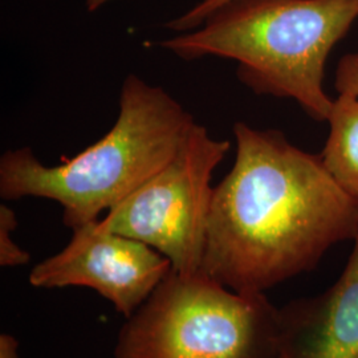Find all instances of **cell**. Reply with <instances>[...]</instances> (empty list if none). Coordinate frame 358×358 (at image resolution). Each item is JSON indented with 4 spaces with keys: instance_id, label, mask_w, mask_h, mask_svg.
<instances>
[{
    "instance_id": "3957f363",
    "label": "cell",
    "mask_w": 358,
    "mask_h": 358,
    "mask_svg": "<svg viewBox=\"0 0 358 358\" xmlns=\"http://www.w3.org/2000/svg\"><path fill=\"white\" fill-rule=\"evenodd\" d=\"M192 115L166 90L129 75L120 93L113 128L100 141L55 166L41 164L29 148L0 158V196L45 198L63 207L65 226L99 220L155 176L177 153Z\"/></svg>"
},
{
    "instance_id": "6da1fadb",
    "label": "cell",
    "mask_w": 358,
    "mask_h": 358,
    "mask_svg": "<svg viewBox=\"0 0 358 358\" xmlns=\"http://www.w3.org/2000/svg\"><path fill=\"white\" fill-rule=\"evenodd\" d=\"M235 162L214 187L201 272L238 294H264L355 241L358 201L282 131L234 127Z\"/></svg>"
},
{
    "instance_id": "7a4b0ae2",
    "label": "cell",
    "mask_w": 358,
    "mask_h": 358,
    "mask_svg": "<svg viewBox=\"0 0 358 358\" xmlns=\"http://www.w3.org/2000/svg\"><path fill=\"white\" fill-rule=\"evenodd\" d=\"M357 19L358 0H234L159 47L186 62L234 60L256 94L291 99L324 122L334 103L324 90L327 60Z\"/></svg>"
},
{
    "instance_id": "9c48e42d",
    "label": "cell",
    "mask_w": 358,
    "mask_h": 358,
    "mask_svg": "<svg viewBox=\"0 0 358 358\" xmlns=\"http://www.w3.org/2000/svg\"><path fill=\"white\" fill-rule=\"evenodd\" d=\"M17 227V217L13 208L0 206V266L1 267H20L31 260L29 254L20 245L13 242V231Z\"/></svg>"
},
{
    "instance_id": "52a82bcc",
    "label": "cell",
    "mask_w": 358,
    "mask_h": 358,
    "mask_svg": "<svg viewBox=\"0 0 358 358\" xmlns=\"http://www.w3.org/2000/svg\"><path fill=\"white\" fill-rule=\"evenodd\" d=\"M338 280L279 309L276 358H358V232Z\"/></svg>"
},
{
    "instance_id": "8992f818",
    "label": "cell",
    "mask_w": 358,
    "mask_h": 358,
    "mask_svg": "<svg viewBox=\"0 0 358 358\" xmlns=\"http://www.w3.org/2000/svg\"><path fill=\"white\" fill-rule=\"evenodd\" d=\"M173 269L171 262L148 244L103 230L99 220L73 230L64 248L29 273L36 288L87 287L130 317Z\"/></svg>"
},
{
    "instance_id": "277c9868",
    "label": "cell",
    "mask_w": 358,
    "mask_h": 358,
    "mask_svg": "<svg viewBox=\"0 0 358 358\" xmlns=\"http://www.w3.org/2000/svg\"><path fill=\"white\" fill-rule=\"evenodd\" d=\"M279 331L266 294L171 269L121 327L115 358H276Z\"/></svg>"
},
{
    "instance_id": "ba28073f",
    "label": "cell",
    "mask_w": 358,
    "mask_h": 358,
    "mask_svg": "<svg viewBox=\"0 0 358 358\" xmlns=\"http://www.w3.org/2000/svg\"><path fill=\"white\" fill-rule=\"evenodd\" d=\"M328 122L331 129L321 159L340 187L358 201V99L340 94Z\"/></svg>"
},
{
    "instance_id": "5b68a950",
    "label": "cell",
    "mask_w": 358,
    "mask_h": 358,
    "mask_svg": "<svg viewBox=\"0 0 358 358\" xmlns=\"http://www.w3.org/2000/svg\"><path fill=\"white\" fill-rule=\"evenodd\" d=\"M229 150L230 142L214 138L194 122L166 166L110 208L99 226L148 244L178 273L201 272L211 179Z\"/></svg>"
},
{
    "instance_id": "30bf717a",
    "label": "cell",
    "mask_w": 358,
    "mask_h": 358,
    "mask_svg": "<svg viewBox=\"0 0 358 358\" xmlns=\"http://www.w3.org/2000/svg\"><path fill=\"white\" fill-rule=\"evenodd\" d=\"M231 1L234 0H201L187 13H182L177 19L170 20L166 24V28L177 32L194 31L202 26L213 13Z\"/></svg>"
},
{
    "instance_id": "4fadbf2b",
    "label": "cell",
    "mask_w": 358,
    "mask_h": 358,
    "mask_svg": "<svg viewBox=\"0 0 358 358\" xmlns=\"http://www.w3.org/2000/svg\"><path fill=\"white\" fill-rule=\"evenodd\" d=\"M108 1H110V0H87V8L90 13H93V11L99 10L100 7L105 6Z\"/></svg>"
},
{
    "instance_id": "7c38bea8",
    "label": "cell",
    "mask_w": 358,
    "mask_h": 358,
    "mask_svg": "<svg viewBox=\"0 0 358 358\" xmlns=\"http://www.w3.org/2000/svg\"><path fill=\"white\" fill-rule=\"evenodd\" d=\"M0 358H22L19 355V341L8 333L0 336Z\"/></svg>"
},
{
    "instance_id": "8fae6325",
    "label": "cell",
    "mask_w": 358,
    "mask_h": 358,
    "mask_svg": "<svg viewBox=\"0 0 358 358\" xmlns=\"http://www.w3.org/2000/svg\"><path fill=\"white\" fill-rule=\"evenodd\" d=\"M334 88L340 94H348L358 99V52L349 53L338 62Z\"/></svg>"
}]
</instances>
